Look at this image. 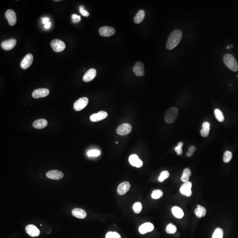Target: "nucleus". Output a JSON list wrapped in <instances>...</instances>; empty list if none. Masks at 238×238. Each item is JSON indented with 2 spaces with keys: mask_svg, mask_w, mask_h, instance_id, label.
Instances as JSON below:
<instances>
[{
  "mask_svg": "<svg viewBox=\"0 0 238 238\" xmlns=\"http://www.w3.org/2000/svg\"><path fill=\"white\" fill-rule=\"evenodd\" d=\"M182 32L179 30H175L171 33L168 39L166 48L168 50H172L176 47L182 38Z\"/></svg>",
  "mask_w": 238,
  "mask_h": 238,
  "instance_id": "obj_1",
  "label": "nucleus"
},
{
  "mask_svg": "<svg viewBox=\"0 0 238 238\" xmlns=\"http://www.w3.org/2000/svg\"><path fill=\"white\" fill-rule=\"evenodd\" d=\"M224 63L228 68L232 71L236 72L238 70V63L233 56L226 54L223 58Z\"/></svg>",
  "mask_w": 238,
  "mask_h": 238,
  "instance_id": "obj_2",
  "label": "nucleus"
},
{
  "mask_svg": "<svg viewBox=\"0 0 238 238\" xmlns=\"http://www.w3.org/2000/svg\"><path fill=\"white\" fill-rule=\"evenodd\" d=\"M178 110L175 107H171L168 109L164 116V120L168 124H172L176 120L178 117Z\"/></svg>",
  "mask_w": 238,
  "mask_h": 238,
  "instance_id": "obj_3",
  "label": "nucleus"
},
{
  "mask_svg": "<svg viewBox=\"0 0 238 238\" xmlns=\"http://www.w3.org/2000/svg\"><path fill=\"white\" fill-rule=\"evenodd\" d=\"M50 45L53 51L57 52L63 51L66 48V45L64 42L59 39H56L52 41Z\"/></svg>",
  "mask_w": 238,
  "mask_h": 238,
  "instance_id": "obj_4",
  "label": "nucleus"
},
{
  "mask_svg": "<svg viewBox=\"0 0 238 238\" xmlns=\"http://www.w3.org/2000/svg\"><path fill=\"white\" fill-rule=\"evenodd\" d=\"M89 100L87 97L80 98L74 103L73 106L74 110L76 111L82 110L85 107L87 106Z\"/></svg>",
  "mask_w": 238,
  "mask_h": 238,
  "instance_id": "obj_5",
  "label": "nucleus"
},
{
  "mask_svg": "<svg viewBox=\"0 0 238 238\" xmlns=\"http://www.w3.org/2000/svg\"><path fill=\"white\" fill-rule=\"evenodd\" d=\"M132 129V126L130 124L125 123L117 128V133L121 135H125L129 134Z\"/></svg>",
  "mask_w": 238,
  "mask_h": 238,
  "instance_id": "obj_6",
  "label": "nucleus"
},
{
  "mask_svg": "<svg viewBox=\"0 0 238 238\" xmlns=\"http://www.w3.org/2000/svg\"><path fill=\"white\" fill-rule=\"evenodd\" d=\"M115 29L114 27L109 26H103L99 30L100 35L105 37L111 36L115 33Z\"/></svg>",
  "mask_w": 238,
  "mask_h": 238,
  "instance_id": "obj_7",
  "label": "nucleus"
},
{
  "mask_svg": "<svg viewBox=\"0 0 238 238\" xmlns=\"http://www.w3.org/2000/svg\"><path fill=\"white\" fill-rule=\"evenodd\" d=\"M33 56L30 53L27 54L24 57L20 63V66L23 69H26L30 67L33 61Z\"/></svg>",
  "mask_w": 238,
  "mask_h": 238,
  "instance_id": "obj_8",
  "label": "nucleus"
},
{
  "mask_svg": "<svg viewBox=\"0 0 238 238\" xmlns=\"http://www.w3.org/2000/svg\"><path fill=\"white\" fill-rule=\"evenodd\" d=\"M49 91L46 88H39L33 91L32 97L34 99L44 98L49 95Z\"/></svg>",
  "mask_w": 238,
  "mask_h": 238,
  "instance_id": "obj_9",
  "label": "nucleus"
},
{
  "mask_svg": "<svg viewBox=\"0 0 238 238\" xmlns=\"http://www.w3.org/2000/svg\"><path fill=\"white\" fill-rule=\"evenodd\" d=\"M26 232L31 237H37L40 234L39 230L33 225H28L25 228Z\"/></svg>",
  "mask_w": 238,
  "mask_h": 238,
  "instance_id": "obj_10",
  "label": "nucleus"
},
{
  "mask_svg": "<svg viewBox=\"0 0 238 238\" xmlns=\"http://www.w3.org/2000/svg\"><path fill=\"white\" fill-rule=\"evenodd\" d=\"M108 116V114L105 111H100L97 114H94L90 117V120L93 122L99 121L106 119Z\"/></svg>",
  "mask_w": 238,
  "mask_h": 238,
  "instance_id": "obj_11",
  "label": "nucleus"
},
{
  "mask_svg": "<svg viewBox=\"0 0 238 238\" xmlns=\"http://www.w3.org/2000/svg\"><path fill=\"white\" fill-rule=\"evenodd\" d=\"M192 187V183L188 181L187 182H184V184L182 185L180 189V191L181 194L186 195L187 197H190L192 194L191 188Z\"/></svg>",
  "mask_w": 238,
  "mask_h": 238,
  "instance_id": "obj_12",
  "label": "nucleus"
},
{
  "mask_svg": "<svg viewBox=\"0 0 238 238\" xmlns=\"http://www.w3.org/2000/svg\"><path fill=\"white\" fill-rule=\"evenodd\" d=\"M46 176L50 179L59 180L63 178V174L62 171L53 170L47 172L46 173Z\"/></svg>",
  "mask_w": 238,
  "mask_h": 238,
  "instance_id": "obj_13",
  "label": "nucleus"
},
{
  "mask_svg": "<svg viewBox=\"0 0 238 238\" xmlns=\"http://www.w3.org/2000/svg\"><path fill=\"white\" fill-rule=\"evenodd\" d=\"M5 17L10 25L14 26L16 22V15L15 12L12 9H9L5 13Z\"/></svg>",
  "mask_w": 238,
  "mask_h": 238,
  "instance_id": "obj_14",
  "label": "nucleus"
},
{
  "mask_svg": "<svg viewBox=\"0 0 238 238\" xmlns=\"http://www.w3.org/2000/svg\"><path fill=\"white\" fill-rule=\"evenodd\" d=\"M16 40L14 38H11L5 41L2 42L1 46L5 50H10L15 46Z\"/></svg>",
  "mask_w": 238,
  "mask_h": 238,
  "instance_id": "obj_15",
  "label": "nucleus"
},
{
  "mask_svg": "<svg viewBox=\"0 0 238 238\" xmlns=\"http://www.w3.org/2000/svg\"><path fill=\"white\" fill-rule=\"evenodd\" d=\"M97 71L95 68H91L85 73L83 76V79L85 82H89L93 80L96 76Z\"/></svg>",
  "mask_w": 238,
  "mask_h": 238,
  "instance_id": "obj_16",
  "label": "nucleus"
},
{
  "mask_svg": "<svg viewBox=\"0 0 238 238\" xmlns=\"http://www.w3.org/2000/svg\"><path fill=\"white\" fill-rule=\"evenodd\" d=\"M133 71L137 76H142L144 75V64L141 61H138L133 67Z\"/></svg>",
  "mask_w": 238,
  "mask_h": 238,
  "instance_id": "obj_17",
  "label": "nucleus"
},
{
  "mask_svg": "<svg viewBox=\"0 0 238 238\" xmlns=\"http://www.w3.org/2000/svg\"><path fill=\"white\" fill-rule=\"evenodd\" d=\"M129 161L131 165L137 168H140L142 166L143 162L136 154L131 155L129 158Z\"/></svg>",
  "mask_w": 238,
  "mask_h": 238,
  "instance_id": "obj_18",
  "label": "nucleus"
},
{
  "mask_svg": "<svg viewBox=\"0 0 238 238\" xmlns=\"http://www.w3.org/2000/svg\"><path fill=\"white\" fill-rule=\"evenodd\" d=\"M130 188V184L128 182H124L121 183L117 188V192L119 195H122L129 190Z\"/></svg>",
  "mask_w": 238,
  "mask_h": 238,
  "instance_id": "obj_19",
  "label": "nucleus"
},
{
  "mask_svg": "<svg viewBox=\"0 0 238 238\" xmlns=\"http://www.w3.org/2000/svg\"><path fill=\"white\" fill-rule=\"evenodd\" d=\"M154 229V226L152 223H144L140 226L139 228V231L140 233L142 234H144L149 232H152Z\"/></svg>",
  "mask_w": 238,
  "mask_h": 238,
  "instance_id": "obj_20",
  "label": "nucleus"
},
{
  "mask_svg": "<svg viewBox=\"0 0 238 238\" xmlns=\"http://www.w3.org/2000/svg\"><path fill=\"white\" fill-rule=\"evenodd\" d=\"M72 214L74 217L79 219H84L87 216V213L80 208H75L72 211Z\"/></svg>",
  "mask_w": 238,
  "mask_h": 238,
  "instance_id": "obj_21",
  "label": "nucleus"
},
{
  "mask_svg": "<svg viewBox=\"0 0 238 238\" xmlns=\"http://www.w3.org/2000/svg\"><path fill=\"white\" fill-rule=\"evenodd\" d=\"M48 122L45 119H39L34 122L33 126L37 129H42L47 126Z\"/></svg>",
  "mask_w": 238,
  "mask_h": 238,
  "instance_id": "obj_22",
  "label": "nucleus"
},
{
  "mask_svg": "<svg viewBox=\"0 0 238 238\" xmlns=\"http://www.w3.org/2000/svg\"><path fill=\"white\" fill-rule=\"evenodd\" d=\"M194 213L198 218H201L202 217H205L206 216V209L203 206L198 205L197 208L194 210Z\"/></svg>",
  "mask_w": 238,
  "mask_h": 238,
  "instance_id": "obj_23",
  "label": "nucleus"
},
{
  "mask_svg": "<svg viewBox=\"0 0 238 238\" xmlns=\"http://www.w3.org/2000/svg\"><path fill=\"white\" fill-rule=\"evenodd\" d=\"M145 16V13L143 10L139 11L134 18V21L135 23H140L142 21Z\"/></svg>",
  "mask_w": 238,
  "mask_h": 238,
  "instance_id": "obj_24",
  "label": "nucleus"
},
{
  "mask_svg": "<svg viewBox=\"0 0 238 238\" xmlns=\"http://www.w3.org/2000/svg\"><path fill=\"white\" fill-rule=\"evenodd\" d=\"M172 213L175 218L181 219L184 216V213L181 208L177 206H174L172 209Z\"/></svg>",
  "mask_w": 238,
  "mask_h": 238,
  "instance_id": "obj_25",
  "label": "nucleus"
},
{
  "mask_svg": "<svg viewBox=\"0 0 238 238\" xmlns=\"http://www.w3.org/2000/svg\"><path fill=\"white\" fill-rule=\"evenodd\" d=\"M191 175V171L189 168H186L184 169L182 173V177H181V180L183 182H188L189 179V177H190Z\"/></svg>",
  "mask_w": 238,
  "mask_h": 238,
  "instance_id": "obj_26",
  "label": "nucleus"
},
{
  "mask_svg": "<svg viewBox=\"0 0 238 238\" xmlns=\"http://www.w3.org/2000/svg\"><path fill=\"white\" fill-rule=\"evenodd\" d=\"M214 114L218 121L222 122L225 120V117L223 113L219 109H217L214 111Z\"/></svg>",
  "mask_w": 238,
  "mask_h": 238,
  "instance_id": "obj_27",
  "label": "nucleus"
},
{
  "mask_svg": "<svg viewBox=\"0 0 238 238\" xmlns=\"http://www.w3.org/2000/svg\"><path fill=\"white\" fill-rule=\"evenodd\" d=\"M177 231V228L173 224L170 223L167 226L166 231L168 234H174Z\"/></svg>",
  "mask_w": 238,
  "mask_h": 238,
  "instance_id": "obj_28",
  "label": "nucleus"
},
{
  "mask_svg": "<svg viewBox=\"0 0 238 238\" xmlns=\"http://www.w3.org/2000/svg\"><path fill=\"white\" fill-rule=\"evenodd\" d=\"M163 194V191L160 190H155L153 191L151 194L152 198L153 199H157L160 198L162 197Z\"/></svg>",
  "mask_w": 238,
  "mask_h": 238,
  "instance_id": "obj_29",
  "label": "nucleus"
},
{
  "mask_svg": "<svg viewBox=\"0 0 238 238\" xmlns=\"http://www.w3.org/2000/svg\"><path fill=\"white\" fill-rule=\"evenodd\" d=\"M133 210L136 214H139L142 210V205L140 202H135L133 206Z\"/></svg>",
  "mask_w": 238,
  "mask_h": 238,
  "instance_id": "obj_30",
  "label": "nucleus"
},
{
  "mask_svg": "<svg viewBox=\"0 0 238 238\" xmlns=\"http://www.w3.org/2000/svg\"><path fill=\"white\" fill-rule=\"evenodd\" d=\"M223 231L220 228H217L214 231L212 238H223Z\"/></svg>",
  "mask_w": 238,
  "mask_h": 238,
  "instance_id": "obj_31",
  "label": "nucleus"
},
{
  "mask_svg": "<svg viewBox=\"0 0 238 238\" xmlns=\"http://www.w3.org/2000/svg\"><path fill=\"white\" fill-rule=\"evenodd\" d=\"M233 157V154L231 152L229 151H227L225 153L223 157V160L224 162L228 163L229 162Z\"/></svg>",
  "mask_w": 238,
  "mask_h": 238,
  "instance_id": "obj_32",
  "label": "nucleus"
},
{
  "mask_svg": "<svg viewBox=\"0 0 238 238\" xmlns=\"http://www.w3.org/2000/svg\"><path fill=\"white\" fill-rule=\"evenodd\" d=\"M169 176V173L167 171H163L160 173V175L158 178V180L159 182H162L164 181V179L168 178Z\"/></svg>",
  "mask_w": 238,
  "mask_h": 238,
  "instance_id": "obj_33",
  "label": "nucleus"
},
{
  "mask_svg": "<svg viewBox=\"0 0 238 238\" xmlns=\"http://www.w3.org/2000/svg\"><path fill=\"white\" fill-rule=\"evenodd\" d=\"M106 238H121V236L116 232H110L107 233Z\"/></svg>",
  "mask_w": 238,
  "mask_h": 238,
  "instance_id": "obj_34",
  "label": "nucleus"
},
{
  "mask_svg": "<svg viewBox=\"0 0 238 238\" xmlns=\"http://www.w3.org/2000/svg\"><path fill=\"white\" fill-rule=\"evenodd\" d=\"M183 143L182 142L178 143V146L175 148V151L177 153L178 155H181L182 153V147Z\"/></svg>",
  "mask_w": 238,
  "mask_h": 238,
  "instance_id": "obj_35",
  "label": "nucleus"
},
{
  "mask_svg": "<svg viewBox=\"0 0 238 238\" xmlns=\"http://www.w3.org/2000/svg\"><path fill=\"white\" fill-rule=\"evenodd\" d=\"M101 152L100 151L97 150H93L89 151L87 152V155L89 157H97L100 155Z\"/></svg>",
  "mask_w": 238,
  "mask_h": 238,
  "instance_id": "obj_36",
  "label": "nucleus"
},
{
  "mask_svg": "<svg viewBox=\"0 0 238 238\" xmlns=\"http://www.w3.org/2000/svg\"><path fill=\"white\" fill-rule=\"evenodd\" d=\"M210 128H204L200 131V134L203 137L208 136L210 132Z\"/></svg>",
  "mask_w": 238,
  "mask_h": 238,
  "instance_id": "obj_37",
  "label": "nucleus"
},
{
  "mask_svg": "<svg viewBox=\"0 0 238 238\" xmlns=\"http://www.w3.org/2000/svg\"><path fill=\"white\" fill-rule=\"evenodd\" d=\"M195 150H196V147L195 146H190L189 147V151L186 153L187 156L189 157L192 156L193 154H194V152L195 151Z\"/></svg>",
  "mask_w": 238,
  "mask_h": 238,
  "instance_id": "obj_38",
  "label": "nucleus"
},
{
  "mask_svg": "<svg viewBox=\"0 0 238 238\" xmlns=\"http://www.w3.org/2000/svg\"><path fill=\"white\" fill-rule=\"evenodd\" d=\"M79 11H80V13L81 14V15H82V16H84L88 17L89 16V15H90V14H89V13H88V12L84 9L83 6H80L79 7Z\"/></svg>",
  "mask_w": 238,
  "mask_h": 238,
  "instance_id": "obj_39",
  "label": "nucleus"
},
{
  "mask_svg": "<svg viewBox=\"0 0 238 238\" xmlns=\"http://www.w3.org/2000/svg\"><path fill=\"white\" fill-rule=\"evenodd\" d=\"M72 21L74 23H77L81 20V17L80 16L77 15V14H73L71 16Z\"/></svg>",
  "mask_w": 238,
  "mask_h": 238,
  "instance_id": "obj_40",
  "label": "nucleus"
},
{
  "mask_svg": "<svg viewBox=\"0 0 238 238\" xmlns=\"http://www.w3.org/2000/svg\"><path fill=\"white\" fill-rule=\"evenodd\" d=\"M210 123L208 122H205L202 124V128H210Z\"/></svg>",
  "mask_w": 238,
  "mask_h": 238,
  "instance_id": "obj_41",
  "label": "nucleus"
},
{
  "mask_svg": "<svg viewBox=\"0 0 238 238\" xmlns=\"http://www.w3.org/2000/svg\"><path fill=\"white\" fill-rule=\"evenodd\" d=\"M42 19V21H43V23L45 25V24H46L48 23L49 22V18L47 17H45V18H41Z\"/></svg>",
  "mask_w": 238,
  "mask_h": 238,
  "instance_id": "obj_42",
  "label": "nucleus"
},
{
  "mask_svg": "<svg viewBox=\"0 0 238 238\" xmlns=\"http://www.w3.org/2000/svg\"><path fill=\"white\" fill-rule=\"evenodd\" d=\"M50 26H51V23L49 22L45 25L44 27L46 29H49L50 27Z\"/></svg>",
  "mask_w": 238,
  "mask_h": 238,
  "instance_id": "obj_43",
  "label": "nucleus"
},
{
  "mask_svg": "<svg viewBox=\"0 0 238 238\" xmlns=\"http://www.w3.org/2000/svg\"><path fill=\"white\" fill-rule=\"evenodd\" d=\"M54 1V2H59V1H59V0H57V1H56V0H55V1Z\"/></svg>",
  "mask_w": 238,
  "mask_h": 238,
  "instance_id": "obj_44",
  "label": "nucleus"
},
{
  "mask_svg": "<svg viewBox=\"0 0 238 238\" xmlns=\"http://www.w3.org/2000/svg\"><path fill=\"white\" fill-rule=\"evenodd\" d=\"M116 144H118V142L117 141L116 142Z\"/></svg>",
  "mask_w": 238,
  "mask_h": 238,
  "instance_id": "obj_45",
  "label": "nucleus"
}]
</instances>
